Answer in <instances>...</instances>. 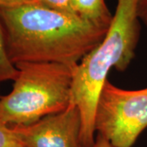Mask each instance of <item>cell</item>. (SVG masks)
Returning <instances> with one entry per match:
<instances>
[{"label": "cell", "instance_id": "5", "mask_svg": "<svg viewBox=\"0 0 147 147\" xmlns=\"http://www.w3.org/2000/svg\"><path fill=\"white\" fill-rule=\"evenodd\" d=\"M11 127L27 147H83L82 118L73 103L35 123Z\"/></svg>", "mask_w": 147, "mask_h": 147}, {"label": "cell", "instance_id": "12", "mask_svg": "<svg viewBox=\"0 0 147 147\" xmlns=\"http://www.w3.org/2000/svg\"><path fill=\"white\" fill-rule=\"evenodd\" d=\"M93 147H114L105 138L100 134H97L96 137V141Z\"/></svg>", "mask_w": 147, "mask_h": 147}, {"label": "cell", "instance_id": "10", "mask_svg": "<svg viewBox=\"0 0 147 147\" xmlns=\"http://www.w3.org/2000/svg\"><path fill=\"white\" fill-rule=\"evenodd\" d=\"M36 0H0V9L13 8L21 6L35 4Z\"/></svg>", "mask_w": 147, "mask_h": 147}, {"label": "cell", "instance_id": "6", "mask_svg": "<svg viewBox=\"0 0 147 147\" xmlns=\"http://www.w3.org/2000/svg\"><path fill=\"white\" fill-rule=\"evenodd\" d=\"M72 9L75 15L96 26L109 28L113 15L105 0H72Z\"/></svg>", "mask_w": 147, "mask_h": 147}, {"label": "cell", "instance_id": "4", "mask_svg": "<svg viewBox=\"0 0 147 147\" xmlns=\"http://www.w3.org/2000/svg\"><path fill=\"white\" fill-rule=\"evenodd\" d=\"M95 131L114 147H133L147 128V88L126 90L107 79L96 106Z\"/></svg>", "mask_w": 147, "mask_h": 147}, {"label": "cell", "instance_id": "13", "mask_svg": "<svg viewBox=\"0 0 147 147\" xmlns=\"http://www.w3.org/2000/svg\"><path fill=\"white\" fill-rule=\"evenodd\" d=\"M1 97H2V96H1V95H0V99H1Z\"/></svg>", "mask_w": 147, "mask_h": 147}, {"label": "cell", "instance_id": "1", "mask_svg": "<svg viewBox=\"0 0 147 147\" xmlns=\"http://www.w3.org/2000/svg\"><path fill=\"white\" fill-rule=\"evenodd\" d=\"M6 50L11 63L78 65L100 43L109 28L72 13L38 4L0 9Z\"/></svg>", "mask_w": 147, "mask_h": 147}, {"label": "cell", "instance_id": "3", "mask_svg": "<svg viewBox=\"0 0 147 147\" xmlns=\"http://www.w3.org/2000/svg\"><path fill=\"white\" fill-rule=\"evenodd\" d=\"M78 65L53 62L16 64L12 89L0 99V120L27 125L65 110L71 104Z\"/></svg>", "mask_w": 147, "mask_h": 147}, {"label": "cell", "instance_id": "9", "mask_svg": "<svg viewBox=\"0 0 147 147\" xmlns=\"http://www.w3.org/2000/svg\"><path fill=\"white\" fill-rule=\"evenodd\" d=\"M71 3L72 0H36L35 4L41 5L53 10L74 14Z\"/></svg>", "mask_w": 147, "mask_h": 147}, {"label": "cell", "instance_id": "8", "mask_svg": "<svg viewBox=\"0 0 147 147\" xmlns=\"http://www.w3.org/2000/svg\"><path fill=\"white\" fill-rule=\"evenodd\" d=\"M0 147L27 146L11 127L0 120Z\"/></svg>", "mask_w": 147, "mask_h": 147}, {"label": "cell", "instance_id": "11", "mask_svg": "<svg viewBox=\"0 0 147 147\" xmlns=\"http://www.w3.org/2000/svg\"><path fill=\"white\" fill-rule=\"evenodd\" d=\"M137 13L140 21L147 27V0H138Z\"/></svg>", "mask_w": 147, "mask_h": 147}, {"label": "cell", "instance_id": "7", "mask_svg": "<svg viewBox=\"0 0 147 147\" xmlns=\"http://www.w3.org/2000/svg\"><path fill=\"white\" fill-rule=\"evenodd\" d=\"M17 74L18 69L11 63L7 53L4 31L0 21V84L8 80L13 81Z\"/></svg>", "mask_w": 147, "mask_h": 147}, {"label": "cell", "instance_id": "2", "mask_svg": "<svg viewBox=\"0 0 147 147\" xmlns=\"http://www.w3.org/2000/svg\"><path fill=\"white\" fill-rule=\"evenodd\" d=\"M137 3L138 0H118L105 38L76 67L71 103L78 107L82 118L83 147L94 146L95 110L110 70L124 71L135 57L141 30Z\"/></svg>", "mask_w": 147, "mask_h": 147}]
</instances>
